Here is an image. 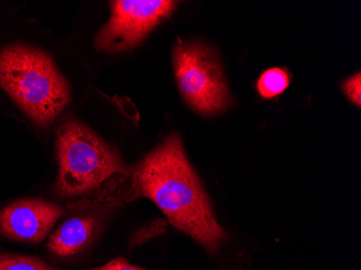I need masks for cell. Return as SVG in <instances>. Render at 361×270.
<instances>
[{
	"label": "cell",
	"instance_id": "obj_1",
	"mask_svg": "<svg viewBox=\"0 0 361 270\" xmlns=\"http://www.w3.org/2000/svg\"><path fill=\"white\" fill-rule=\"evenodd\" d=\"M133 195L145 197L168 222L214 254L226 241L210 199L185 155L178 134L168 135L133 168Z\"/></svg>",
	"mask_w": 361,
	"mask_h": 270
},
{
	"label": "cell",
	"instance_id": "obj_2",
	"mask_svg": "<svg viewBox=\"0 0 361 270\" xmlns=\"http://www.w3.org/2000/svg\"><path fill=\"white\" fill-rule=\"evenodd\" d=\"M0 87L40 125L54 123L71 101L68 80L52 59L21 44L0 52Z\"/></svg>",
	"mask_w": 361,
	"mask_h": 270
},
{
	"label": "cell",
	"instance_id": "obj_3",
	"mask_svg": "<svg viewBox=\"0 0 361 270\" xmlns=\"http://www.w3.org/2000/svg\"><path fill=\"white\" fill-rule=\"evenodd\" d=\"M56 156V190L62 197L90 194L128 172L118 152L75 119L65 121L59 129Z\"/></svg>",
	"mask_w": 361,
	"mask_h": 270
},
{
	"label": "cell",
	"instance_id": "obj_4",
	"mask_svg": "<svg viewBox=\"0 0 361 270\" xmlns=\"http://www.w3.org/2000/svg\"><path fill=\"white\" fill-rule=\"evenodd\" d=\"M172 62L178 90L190 109L208 117L228 109L232 97L214 49L200 42H178Z\"/></svg>",
	"mask_w": 361,
	"mask_h": 270
},
{
	"label": "cell",
	"instance_id": "obj_5",
	"mask_svg": "<svg viewBox=\"0 0 361 270\" xmlns=\"http://www.w3.org/2000/svg\"><path fill=\"white\" fill-rule=\"evenodd\" d=\"M170 0H117L111 3V18L95 37V47L109 54L139 46L149 32L176 10Z\"/></svg>",
	"mask_w": 361,
	"mask_h": 270
},
{
	"label": "cell",
	"instance_id": "obj_6",
	"mask_svg": "<svg viewBox=\"0 0 361 270\" xmlns=\"http://www.w3.org/2000/svg\"><path fill=\"white\" fill-rule=\"evenodd\" d=\"M63 214L61 207L48 201L23 199L0 211V231L13 240L38 243Z\"/></svg>",
	"mask_w": 361,
	"mask_h": 270
},
{
	"label": "cell",
	"instance_id": "obj_7",
	"mask_svg": "<svg viewBox=\"0 0 361 270\" xmlns=\"http://www.w3.org/2000/svg\"><path fill=\"white\" fill-rule=\"evenodd\" d=\"M95 228L97 221L93 217H72L52 233L49 250L61 257L76 254L90 243Z\"/></svg>",
	"mask_w": 361,
	"mask_h": 270
},
{
	"label": "cell",
	"instance_id": "obj_8",
	"mask_svg": "<svg viewBox=\"0 0 361 270\" xmlns=\"http://www.w3.org/2000/svg\"><path fill=\"white\" fill-rule=\"evenodd\" d=\"M291 76L286 68L273 67L265 70L257 82V90L262 99H271L283 94L289 87Z\"/></svg>",
	"mask_w": 361,
	"mask_h": 270
},
{
	"label": "cell",
	"instance_id": "obj_9",
	"mask_svg": "<svg viewBox=\"0 0 361 270\" xmlns=\"http://www.w3.org/2000/svg\"><path fill=\"white\" fill-rule=\"evenodd\" d=\"M0 270H56L44 262L23 255L0 254Z\"/></svg>",
	"mask_w": 361,
	"mask_h": 270
},
{
	"label": "cell",
	"instance_id": "obj_10",
	"mask_svg": "<svg viewBox=\"0 0 361 270\" xmlns=\"http://www.w3.org/2000/svg\"><path fill=\"white\" fill-rule=\"evenodd\" d=\"M167 221H165V219H156L149 226L144 227V228L140 229L135 233L133 240H131V247H137V245H142L146 241L162 235L167 231Z\"/></svg>",
	"mask_w": 361,
	"mask_h": 270
},
{
	"label": "cell",
	"instance_id": "obj_11",
	"mask_svg": "<svg viewBox=\"0 0 361 270\" xmlns=\"http://www.w3.org/2000/svg\"><path fill=\"white\" fill-rule=\"evenodd\" d=\"M342 90L353 104L361 106V74L356 73L350 78L343 81Z\"/></svg>",
	"mask_w": 361,
	"mask_h": 270
},
{
	"label": "cell",
	"instance_id": "obj_12",
	"mask_svg": "<svg viewBox=\"0 0 361 270\" xmlns=\"http://www.w3.org/2000/svg\"><path fill=\"white\" fill-rule=\"evenodd\" d=\"M91 270H146L143 268L137 267V266L131 265L129 262L126 259H116L113 261L109 262L106 265L102 266V267L93 268Z\"/></svg>",
	"mask_w": 361,
	"mask_h": 270
}]
</instances>
